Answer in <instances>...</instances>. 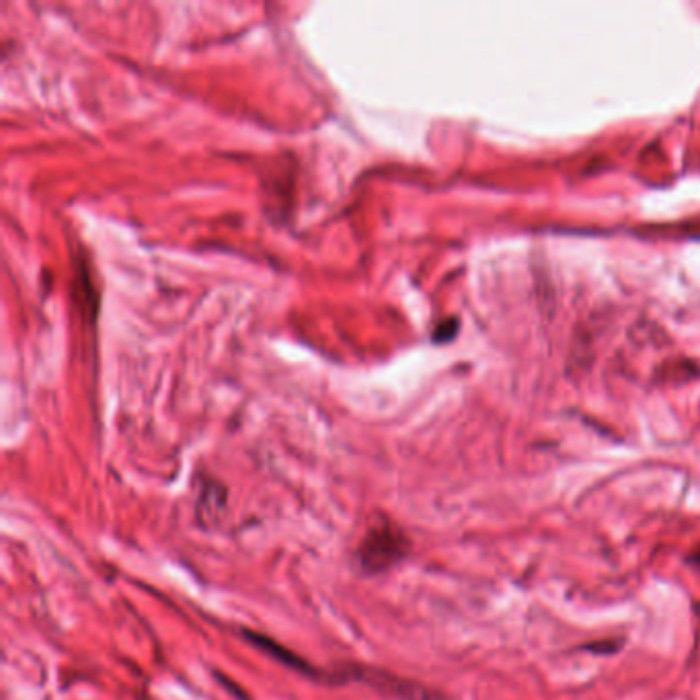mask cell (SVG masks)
I'll return each mask as SVG.
<instances>
[{"instance_id": "6da1fadb", "label": "cell", "mask_w": 700, "mask_h": 700, "mask_svg": "<svg viewBox=\"0 0 700 700\" xmlns=\"http://www.w3.org/2000/svg\"><path fill=\"white\" fill-rule=\"evenodd\" d=\"M409 539L405 536L403 530L390 520L381 518L376 524L370 528L362 543L355 548V563L358 567L369 574H385L386 569L395 567L399 560L405 559L409 553Z\"/></svg>"}]
</instances>
